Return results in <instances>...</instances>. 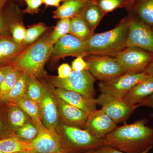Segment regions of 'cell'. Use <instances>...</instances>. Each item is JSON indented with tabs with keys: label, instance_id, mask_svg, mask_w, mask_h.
I'll return each mask as SVG.
<instances>
[{
	"label": "cell",
	"instance_id": "17",
	"mask_svg": "<svg viewBox=\"0 0 153 153\" xmlns=\"http://www.w3.org/2000/svg\"><path fill=\"white\" fill-rule=\"evenodd\" d=\"M153 94V77L148 76L134 86L123 97L126 102L137 105Z\"/></svg>",
	"mask_w": 153,
	"mask_h": 153
},
{
	"label": "cell",
	"instance_id": "45",
	"mask_svg": "<svg viewBox=\"0 0 153 153\" xmlns=\"http://www.w3.org/2000/svg\"><path fill=\"white\" fill-rule=\"evenodd\" d=\"M94 151H90V152H85V153H94ZM64 153L60 152V153Z\"/></svg>",
	"mask_w": 153,
	"mask_h": 153
},
{
	"label": "cell",
	"instance_id": "50",
	"mask_svg": "<svg viewBox=\"0 0 153 153\" xmlns=\"http://www.w3.org/2000/svg\"><path fill=\"white\" fill-rule=\"evenodd\" d=\"M0 153H4L2 152H0Z\"/></svg>",
	"mask_w": 153,
	"mask_h": 153
},
{
	"label": "cell",
	"instance_id": "49",
	"mask_svg": "<svg viewBox=\"0 0 153 153\" xmlns=\"http://www.w3.org/2000/svg\"><path fill=\"white\" fill-rule=\"evenodd\" d=\"M27 153L24 152H19V153Z\"/></svg>",
	"mask_w": 153,
	"mask_h": 153
},
{
	"label": "cell",
	"instance_id": "1",
	"mask_svg": "<svg viewBox=\"0 0 153 153\" xmlns=\"http://www.w3.org/2000/svg\"><path fill=\"white\" fill-rule=\"evenodd\" d=\"M143 118L129 124L117 127L102 139L108 146L126 153H140L153 146V128Z\"/></svg>",
	"mask_w": 153,
	"mask_h": 153
},
{
	"label": "cell",
	"instance_id": "31",
	"mask_svg": "<svg viewBox=\"0 0 153 153\" xmlns=\"http://www.w3.org/2000/svg\"><path fill=\"white\" fill-rule=\"evenodd\" d=\"M47 27L44 24L40 23L30 27L27 30L24 44L31 45L47 31Z\"/></svg>",
	"mask_w": 153,
	"mask_h": 153
},
{
	"label": "cell",
	"instance_id": "10",
	"mask_svg": "<svg viewBox=\"0 0 153 153\" xmlns=\"http://www.w3.org/2000/svg\"><path fill=\"white\" fill-rule=\"evenodd\" d=\"M127 47H134L153 54V31L143 22L130 16Z\"/></svg>",
	"mask_w": 153,
	"mask_h": 153
},
{
	"label": "cell",
	"instance_id": "33",
	"mask_svg": "<svg viewBox=\"0 0 153 153\" xmlns=\"http://www.w3.org/2000/svg\"><path fill=\"white\" fill-rule=\"evenodd\" d=\"M39 131L32 124L27 123L19 129L17 134L25 140H33L38 135Z\"/></svg>",
	"mask_w": 153,
	"mask_h": 153
},
{
	"label": "cell",
	"instance_id": "24",
	"mask_svg": "<svg viewBox=\"0 0 153 153\" xmlns=\"http://www.w3.org/2000/svg\"><path fill=\"white\" fill-rule=\"evenodd\" d=\"M30 76L27 73L23 72L14 87L7 96L5 101L10 103H16L27 94L28 82Z\"/></svg>",
	"mask_w": 153,
	"mask_h": 153
},
{
	"label": "cell",
	"instance_id": "46",
	"mask_svg": "<svg viewBox=\"0 0 153 153\" xmlns=\"http://www.w3.org/2000/svg\"><path fill=\"white\" fill-rule=\"evenodd\" d=\"M84 1H93V0H84Z\"/></svg>",
	"mask_w": 153,
	"mask_h": 153
},
{
	"label": "cell",
	"instance_id": "43",
	"mask_svg": "<svg viewBox=\"0 0 153 153\" xmlns=\"http://www.w3.org/2000/svg\"><path fill=\"white\" fill-rule=\"evenodd\" d=\"M144 72L149 76L153 77V58L148 65Z\"/></svg>",
	"mask_w": 153,
	"mask_h": 153
},
{
	"label": "cell",
	"instance_id": "13",
	"mask_svg": "<svg viewBox=\"0 0 153 153\" xmlns=\"http://www.w3.org/2000/svg\"><path fill=\"white\" fill-rule=\"evenodd\" d=\"M34 152L38 153H59L61 152L60 140L53 131L40 128L37 136L30 143Z\"/></svg>",
	"mask_w": 153,
	"mask_h": 153
},
{
	"label": "cell",
	"instance_id": "37",
	"mask_svg": "<svg viewBox=\"0 0 153 153\" xmlns=\"http://www.w3.org/2000/svg\"><path fill=\"white\" fill-rule=\"evenodd\" d=\"M58 76L57 77L61 79L68 77L72 71L71 66L67 63H63L57 69Z\"/></svg>",
	"mask_w": 153,
	"mask_h": 153
},
{
	"label": "cell",
	"instance_id": "30",
	"mask_svg": "<svg viewBox=\"0 0 153 153\" xmlns=\"http://www.w3.org/2000/svg\"><path fill=\"white\" fill-rule=\"evenodd\" d=\"M71 19H60L54 30L49 35V41L54 45L59 39L69 33Z\"/></svg>",
	"mask_w": 153,
	"mask_h": 153
},
{
	"label": "cell",
	"instance_id": "28",
	"mask_svg": "<svg viewBox=\"0 0 153 153\" xmlns=\"http://www.w3.org/2000/svg\"><path fill=\"white\" fill-rule=\"evenodd\" d=\"M10 126L13 129H19L26 124L27 117L25 111L19 106H12L8 112Z\"/></svg>",
	"mask_w": 153,
	"mask_h": 153
},
{
	"label": "cell",
	"instance_id": "41",
	"mask_svg": "<svg viewBox=\"0 0 153 153\" xmlns=\"http://www.w3.org/2000/svg\"><path fill=\"white\" fill-rule=\"evenodd\" d=\"M137 105L139 107L140 106L149 107L153 109V94Z\"/></svg>",
	"mask_w": 153,
	"mask_h": 153
},
{
	"label": "cell",
	"instance_id": "26",
	"mask_svg": "<svg viewBox=\"0 0 153 153\" xmlns=\"http://www.w3.org/2000/svg\"><path fill=\"white\" fill-rule=\"evenodd\" d=\"M16 103L25 112L32 117L40 128L44 127L41 123V108L38 103L25 96L18 100Z\"/></svg>",
	"mask_w": 153,
	"mask_h": 153
},
{
	"label": "cell",
	"instance_id": "14",
	"mask_svg": "<svg viewBox=\"0 0 153 153\" xmlns=\"http://www.w3.org/2000/svg\"><path fill=\"white\" fill-rule=\"evenodd\" d=\"M54 92L58 98L90 114L97 110V104L95 98H88L74 91L58 88Z\"/></svg>",
	"mask_w": 153,
	"mask_h": 153
},
{
	"label": "cell",
	"instance_id": "2",
	"mask_svg": "<svg viewBox=\"0 0 153 153\" xmlns=\"http://www.w3.org/2000/svg\"><path fill=\"white\" fill-rule=\"evenodd\" d=\"M130 16L123 19L115 27L104 33H94L85 41L88 55L114 57L127 47Z\"/></svg>",
	"mask_w": 153,
	"mask_h": 153
},
{
	"label": "cell",
	"instance_id": "21",
	"mask_svg": "<svg viewBox=\"0 0 153 153\" xmlns=\"http://www.w3.org/2000/svg\"><path fill=\"white\" fill-rule=\"evenodd\" d=\"M0 152L4 153H18L34 152L30 143L21 140L15 137L0 139Z\"/></svg>",
	"mask_w": 153,
	"mask_h": 153
},
{
	"label": "cell",
	"instance_id": "44",
	"mask_svg": "<svg viewBox=\"0 0 153 153\" xmlns=\"http://www.w3.org/2000/svg\"><path fill=\"white\" fill-rule=\"evenodd\" d=\"M8 0H0V10L2 9L3 6Z\"/></svg>",
	"mask_w": 153,
	"mask_h": 153
},
{
	"label": "cell",
	"instance_id": "7",
	"mask_svg": "<svg viewBox=\"0 0 153 153\" xmlns=\"http://www.w3.org/2000/svg\"><path fill=\"white\" fill-rule=\"evenodd\" d=\"M148 76L145 72H126L110 80L100 81L98 83L99 89L101 93L123 99L134 86Z\"/></svg>",
	"mask_w": 153,
	"mask_h": 153
},
{
	"label": "cell",
	"instance_id": "32",
	"mask_svg": "<svg viewBox=\"0 0 153 153\" xmlns=\"http://www.w3.org/2000/svg\"><path fill=\"white\" fill-rule=\"evenodd\" d=\"M9 30L12 34V38L16 43L24 44L27 32L24 25L19 22H13L10 24Z\"/></svg>",
	"mask_w": 153,
	"mask_h": 153
},
{
	"label": "cell",
	"instance_id": "42",
	"mask_svg": "<svg viewBox=\"0 0 153 153\" xmlns=\"http://www.w3.org/2000/svg\"><path fill=\"white\" fill-rule=\"evenodd\" d=\"M43 4H44L47 7H58L60 6L61 2H64L66 0H42Z\"/></svg>",
	"mask_w": 153,
	"mask_h": 153
},
{
	"label": "cell",
	"instance_id": "29",
	"mask_svg": "<svg viewBox=\"0 0 153 153\" xmlns=\"http://www.w3.org/2000/svg\"><path fill=\"white\" fill-rule=\"evenodd\" d=\"M44 89L35 76H30L27 88V97L37 103H41Z\"/></svg>",
	"mask_w": 153,
	"mask_h": 153
},
{
	"label": "cell",
	"instance_id": "22",
	"mask_svg": "<svg viewBox=\"0 0 153 153\" xmlns=\"http://www.w3.org/2000/svg\"><path fill=\"white\" fill-rule=\"evenodd\" d=\"M129 9H133L143 22L153 27V0H134Z\"/></svg>",
	"mask_w": 153,
	"mask_h": 153
},
{
	"label": "cell",
	"instance_id": "3",
	"mask_svg": "<svg viewBox=\"0 0 153 153\" xmlns=\"http://www.w3.org/2000/svg\"><path fill=\"white\" fill-rule=\"evenodd\" d=\"M49 35L47 34L31 44L12 61L11 65L30 76L36 77L41 75L53 48Z\"/></svg>",
	"mask_w": 153,
	"mask_h": 153
},
{
	"label": "cell",
	"instance_id": "19",
	"mask_svg": "<svg viewBox=\"0 0 153 153\" xmlns=\"http://www.w3.org/2000/svg\"><path fill=\"white\" fill-rule=\"evenodd\" d=\"M87 1L84 0H66L54 11L55 19H71L79 14Z\"/></svg>",
	"mask_w": 153,
	"mask_h": 153
},
{
	"label": "cell",
	"instance_id": "4",
	"mask_svg": "<svg viewBox=\"0 0 153 153\" xmlns=\"http://www.w3.org/2000/svg\"><path fill=\"white\" fill-rule=\"evenodd\" d=\"M95 80L96 78L89 71L85 70L72 71L68 77L63 79L54 77L52 78V82L58 88L74 91L88 98H94Z\"/></svg>",
	"mask_w": 153,
	"mask_h": 153
},
{
	"label": "cell",
	"instance_id": "8",
	"mask_svg": "<svg viewBox=\"0 0 153 153\" xmlns=\"http://www.w3.org/2000/svg\"><path fill=\"white\" fill-rule=\"evenodd\" d=\"M128 73L144 72L153 58V54L134 47H127L114 56Z\"/></svg>",
	"mask_w": 153,
	"mask_h": 153
},
{
	"label": "cell",
	"instance_id": "20",
	"mask_svg": "<svg viewBox=\"0 0 153 153\" xmlns=\"http://www.w3.org/2000/svg\"><path fill=\"white\" fill-rule=\"evenodd\" d=\"M79 14L93 33L104 16L99 7L93 1H87Z\"/></svg>",
	"mask_w": 153,
	"mask_h": 153
},
{
	"label": "cell",
	"instance_id": "51",
	"mask_svg": "<svg viewBox=\"0 0 153 153\" xmlns=\"http://www.w3.org/2000/svg\"></svg>",
	"mask_w": 153,
	"mask_h": 153
},
{
	"label": "cell",
	"instance_id": "47",
	"mask_svg": "<svg viewBox=\"0 0 153 153\" xmlns=\"http://www.w3.org/2000/svg\"><path fill=\"white\" fill-rule=\"evenodd\" d=\"M27 153H37V152H32Z\"/></svg>",
	"mask_w": 153,
	"mask_h": 153
},
{
	"label": "cell",
	"instance_id": "35",
	"mask_svg": "<svg viewBox=\"0 0 153 153\" xmlns=\"http://www.w3.org/2000/svg\"><path fill=\"white\" fill-rule=\"evenodd\" d=\"M72 71H82L88 70V64L81 57H76L71 63Z\"/></svg>",
	"mask_w": 153,
	"mask_h": 153
},
{
	"label": "cell",
	"instance_id": "9",
	"mask_svg": "<svg viewBox=\"0 0 153 153\" xmlns=\"http://www.w3.org/2000/svg\"><path fill=\"white\" fill-rule=\"evenodd\" d=\"M63 134L70 149L87 152L103 146L102 139L97 137L86 130L62 124Z\"/></svg>",
	"mask_w": 153,
	"mask_h": 153
},
{
	"label": "cell",
	"instance_id": "48",
	"mask_svg": "<svg viewBox=\"0 0 153 153\" xmlns=\"http://www.w3.org/2000/svg\"><path fill=\"white\" fill-rule=\"evenodd\" d=\"M151 116L152 117H153V113L151 115Z\"/></svg>",
	"mask_w": 153,
	"mask_h": 153
},
{
	"label": "cell",
	"instance_id": "38",
	"mask_svg": "<svg viewBox=\"0 0 153 153\" xmlns=\"http://www.w3.org/2000/svg\"><path fill=\"white\" fill-rule=\"evenodd\" d=\"M8 21L7 18L3 14L2 9L0 10V34H3L5 33L8 29H10V26Z\"/></svg>",
	"mask_w": 153,
	"mask_h": 153
},
{
	"label": "cell",
	"instance_id": "34",
	"mask_svg": "<svg viewBox=\"0 0 153 153\" xmlns=\"http://www.w3.org/2000/svg\"><path fill=\"white\" fill-rule=\"evenodd\" d=\"M27 5L25 13L34 14L37 13L39 8L43 4L42 0H24Z\"/></svg>",
	"mask_w": 153,
	"mask_h": 153
},
{
	"label": "cell",
	"instance_id": "40",
	"mask_svg": "<svg viewBox=\"0 0 153 153\" xmlns=\"http://www.w3.org/2000/svg\"><path fill=\"white\" fill-rule=\"evenodd\" d=\"M9 134V129L2 119L0 117V139L1 138L6 136Z\"/></svg>",
	"mask_w": 153,
	"mask_h": 153
},
{
	"label": "cell",
	"instance_id": "11",
	"mask_svg": "<svg viewBox=\"0 0 153 153\" xmlns=\"http://www.w3.org/2000/svg\"><path fill=\"white\" fill-rule=\"evenodd\" d=\"M88 55L85 41L68 34L53 45L50 57L57 59L67 56L83 57Z\"/></svg>",
	"mask_w": 153,
	"mask_h": 153
},
{
	"label": "cell",
	"instance_id": "5",
	"mask_svg": "<svg viewBox=\"0 0 153 153\" xmlns=\"http://www.w3.org/2000/svg\"><path fill=\"white\" fill-rule=\"evenodd\" d=\"M85 57L88 71L100 81L110 80L126 73L114 57L88 55Z\"/></svg>",
	"mask_w": 153,
	"mask_h": 153
},
{
	"label": "cell",
	"instance_id": "12",
	"mask_svg": "<svg viewBox=\"0 0 153 153\" xmlns=\"http://www.w3.org/2000/svg\"><path fill=\"white\" fill-rule=\"evenodd\" d=\"M85 130L97 137L103 139L117 127L102 110H97L88 114L85 126Z\"/></svg>",
	"mask_w": 153,
	"mask_h": 153
},
{
	"label": "cell",
	"instance_id": "23",
	"mask_svg": "<svg viewBox=\"0 0 153 153\" xmlns=\"http://www.w3.org/2000/svg\"><path fill=\"white\" fill-rule=\"evenodd\" d=\"M68 34L85 41L94 33L91 32L85 20L79 14L71 19Z\"/></svg>",
	"mask_w": 153,
	"mask_h": 153
},
{
	"label": "cell",
	"instance_id": "15",
	"mask_svg": "<svg viewBox=\"0 0 153 153\" xmlns=\"http://www.w3.org/2000/svg\"><path fill=\"white\" fill-rule=\"evenodd\" d=\"M40 103L42 120L47 128L50 130L53 131L58 123L59 114L54 97L52 94L46 89H44Z\"/></svg>",
	"mask_w": 153,
	"mask_h": 153
},
{
	"label": "cell",
	"instance_id": "18",
	"mask_svg": "<svg viewBox=\"0 0 153 153\" xmlns=\"http://www.w3.org/2000/svg\"><path fill=\"white\" fill-rule=\"evenodd\" d=\"M30 45L18 44L9 36H0V65L12 62Z\"/></svg>",
	"mask_w": 153,
	"mask_h": 153
},
{
	"label": "cell",
	"instance_id": "39",
	"mask_svg": "<svg viewBox=\"0 0 153 153\" xmlns=\"http://www.w3.org/2000/svg\"><path fill=\"white\" fill-rule=\"evenodd\" d=\"M11 64L0 65V87L5 76L12 67Z\"/></svg>",
	"mask_w": 153,
	"mask_h": 153
},
{
	"label": "cell",
	"instance_id": "16",
	"mask_svg": "<svg viewBox=\"0 0 153 153\" xmlns=\"http://www.w3.org/2000/svg\"><path fill=\"white\" fill-rule=\"evenodd\" d=\"M58 105L61 115L69 126L80 128L85 126L89 114L68 104L58 97Z\"/></svg>",
	"mask_w": 153,
	"mask_h": 153
},
{
	"label": "cell",
	"instance_id": "6",
	"mask_svg": "<svg viewBox=\"0 0 153 153\" xmlns=\"http://www.w3.org/2000/svg\"><path fill=\"white\" fill-rule=\"evenodd\" d=\"M96 102L117 124L125 121L139 107L137 105L130 104L123 98L106 94H100L96 99Z\"/></svg>",
	"mask_w": 153,
	"mask_h": 153
},
{
	"label": "cell",
	"instance_id": "25",
	"mask_svg": "<svg viewBox=\"0 0 153 153\" xmlns=\"http://www.w3.org/2000/svg\"><path fill=\"white\" fill-rule=\"evenodd\" d=\"M23 72L19 68L12 66L6 74L0 87V101H5L7 96Z\"/></svg>",
	"mask_w": 153,
	"mask_h": 153
},
{
	"label": "cell",
	"instance_id": "27",
	"mask_svg": "<svg viewBox=\"0 0 153 153\" xmlns=\"http://www.w3.org/2000/svg\"><path fill=\"white\" fill-rule=\"evenodd\" d=\"M134 0H93L103 15L121 7L129 9Z\"/></svg>",
	"mask_w": 153,
	"mask_h": 153
},
{
	"label": "cell",
	"instance_id": "36",
	"mask_svg": "<svg viewBox=\"0 0 153 153\" xmlns=\"http://www.w3.org/2000/svg\"><path fill=\"white\" fill-rule=\"evenodd\" d=\"M153 147H150L146 150L140 153H148ZM94 153H126L118 150L108 146H102L94 151Z\"/></svg>",
	"mask_w": 153,
	"mask_h": 153
}]
</instances>
